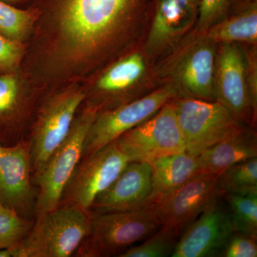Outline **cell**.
<instances>
[{"mask_svg": "<svg viewBox=\"0 0 257 257\" xmlns=\"http://www.w3.org/2000/svg\"><path fill=\"white\" fill-rule=\"evenodd\" d=\"M220 199L213 203L184 230L171 256H219L230 235L234 231L227 207Z\"/></svg>", "mask_w": 257, "mask_h": 257, "instance_id": "8fae6325", "label": "cell"}, {"mask_svg": "<svg viewBox=\"0 0 257 257\" xmlns=\"http://www.w3.org/2000/svg\"><path fill=\"white\" fill-rule=\"evenodd\" d=\"M206 39L212 42H254L257 39L256 5L224 21H219L207 30Z\"/></svg>", "mask_w": 257, "mask_h": 257, "instance_id": "d6986e66", "label": "cell"}, {"mask_svg": "<svg viewBox=\"0 0 257 257\" xmlns=\"http://www.w3.org/2000/svg\"><path fill=\"white\" fill-rule=\"evenodd\" d=\"M172 102L183 134L186 152L192 156H199L243 128L231 111L219 101L190 97L174 99Z\"/></svg>", "mask_w": 257, "mask_h": 257, "instance_id": "277c9868", "label": "cell"}, {"mask_svg": "<svg viewBox=\"0 0 257 257\" xmlns=\"http://www.w3.org/2000/svg\"><path fill=\"white\" fill-rule=\"evenodd\" d=\"M30 154L23 145H2L0 204L23 216L32 204Z\"/></svg>", "mask_w": 257, "mask_h": 257, "instance_id": "5bb4252c", "label": "cell"}, {"mask_svg": "<svg viewBox=\"0 0 257 257\" xmlns=\"http://www.w3.org/2000/svg\"><path fill=\"white\" fill-rule=\"evenodd\" d=\"M216 101L226 106L238 121H247L253 114L246 80L243 55L234 43H224L217 62Z\"/></svg>", "mask_w": 257, "mask_h": 257, "instance_id": "7c38bea8", "label": "cell"}, {"mask_svg": "<svg viewBox=\"0 0 257 257\" xmlns=\"http://www.w3.org/2000/svg\"><path fill=\"white\" fill-rule=\"evenodd\" d=\"M92 216L74 204H66L38 216L35 226L18 245L12 257H67L89 234Z\"/></svg>", "mask_w": 257, "mask_h": 257, "instance_id": "7a4b0ae2", "label": "cell"}, {"mask_svg": "<svg viewBox=\"0 0 257 257\" xmlns=\"http://www.w3.org/2000/svg\"><path fill=\"white\" fill-rule=\"evenodd\" d=\"M5 1H11V2H13V1H19V0H5Z\"/></svg>", "mask_w": 257, "mask_h": 257, "instance_id": "f546056e", "label": "cell"}, {"mask_svg": "<svg viewBox=\"0 0 257 257\" xmlns=\"http://www.w3.org/2000/svg\"><path fill=\"white\" fill-rule=\"evenodd\" d=\"M221 195H257V157L231 166L219 176Z\"/></svg>", "mask_w": 257, "mask_h": 257, "instance_id": "44dd1931", "label": "cell"}, {"mask_svg": "<svg viewBox=\"0 0 257 257\" xmlns=\"http://www.w3.org/2000/svg\"><path fill=\"white\" fill-rule=\"evenodd\" d=\"M253 157H257L256 133L243 128L234 136L209 147L197 156L201 173L216 175Z\"/></svg>", "mask_w": 257, "mask_h": 257, "instance_id": "ac0fdd59", "label": "cell"}, {"mask_svg": "<svg viewBox=\"0 0 257 257\" xmlns=\"http://www.w3.org/2000/svg\"><path fill=\"white\" fill-rule=\"evenodd\" d=\"M211 41L199 44L185 56L179 68L184 89L195 99L216 101L215 52Z\"/></svg>", "mask_w": 257, "mask_h": 257, "instance_id": "e0dca14e", "label": "cell"}, {"mask_svg": "<svg viewBox=\"0 0 257 257\" xmlns=\"http://www.w3.org/2000/svg\"><path fill=\"white\" fill-rule=\"evenodd\" d=\"M200 0H159L148 38L157 50L175 41L197 19Z\"/></svg>", "mask_w": 257, "mask_h": 257, "instance_id": "2e32d148", "label": "cell"}, {"mask_svg": "<svg viewBox=\"0 0 257 257\" xmlns=\"http://www.w3.org/2000/svg\"><path fill=\"white\" fill-rule=\"evenodd\" d=\"M130 162L115 142L83 158L64 190L67 204L89 211L96 197L116 180Z\"/></svg>", "mask_w": 257, "mask_h": 257, "instance_id": "ba28073f", "label": "cell"}, {"mask_svg": "<svg viewBox=\"0 0 257 257\" xmlns=\"http://www.w3.org/2000/svg\"><path fill=\"white\" fill-rule=\"evenodd\" d=\"M31 228V223L23 216L0 204V250L14 247Z\"/></svg>", "mask_w": 257, "mask_h": 257, "instance_id": "484cf974", "label": "cell"}, {"mask_svg": "<svg viewBox=\"0 0 257 257\" xmlns=\"http://www.w3.org/2000/svg\"><path fill=\"white\" fill-rule=\"evenodd\" d=\"M35 20V12L18 9L0 0V32L8 38L22 43Z\"/></svg>", "mask_w": 257, "mask_h": 257, "instance_id": "d4e9b609", "label": "cell"}, {"mask_svg": "<svg viewBox=\"0 0 257 257\" xmlns=\"http://www.w3.org/2000/svg\"><path fill=\"white\" fill-rule=\"evenodd\" d=\"M85 94L70 90L54 96L42 109L39 117L30 153V165L35 175H39L72 128L76 114Z\"/></svg>", "mask_w": 257, "mask_h": 257, "instance_id": "9c48e42d", "label": "cell"}, {"mask_svg": "<svg viewBox=\"0 0 257 257\" xmlns=\"http://www.w3.org/2000/svg\"><path fill=\"white\" fill-rule=\"evenodd\" d=\"M219 256L256 257L257 236L239 231H233Z\"/></svg>", "mask_w": 257, "mask_h": 257, "instance_id": "4316f807", "label": "cell"}, {"mask_svg": "<svg viewBox=\"0 0 257 257\" xmlns=\"http://www.w3.org/2000/svg\"><path fill=\"white\" fill-rule=\"evenodd\" d=\"M145 71L143 56L133 54L120 60L103 74L98 80L96 87L106 94H114L133 86Z\"/></svg>", "mask_w": 257, "mask_h": 257, "instance_id": "ffe728a7", "label": "cell"}, {"mask_svg": "<svg viewBox=\"0 0 257 257\" xmlns=\"http://www.w3.org/2000/svg\"><path fill=\"white\" fill-rule=\"evenodd\" d=\"M229 0H200L197 16V30L207 31L214 24L220 21L227 9Z\"/></svg>", "mask_w": 257, "mask_h": 257, "instance_id": "f1b7e54d", "label": "cell"}, {"mask_svg": "<svg viewBox=\"0 0 257 257\" xmlns=\"http://www.w3.org/2000/svg\"><path fill=\"white\" fill-rule=\"evenodd\" d=\"M148 163L152 170V187L145 206L150 207L167 200L201 173L197 157L186 152L157 157Z\"/></svg>", "mask_w": 257, "mask_h": 257, "instance_id": "9a60e30c", "label": "cell"}, {"mask_svg": "<svg viewBox=\"0 0 257 257\" xmlns=\"http://www.w3.org/2000/svg\"><path fill=\"white\" fill-rule=\"evenodd\" d=\"M172 100L114 141L130 162H149L157 157L186 152Z\"/></svg>", "mask_w": 257, "mask_h": 257, "instance_id": "52a82bcc", "label": "cell"}, {"mask_svg": "<svg viewBox=\"0 0 257 257\" xmlns=\"http://www.w3.org/2000/svg\"><path fill=\"white\" fill-rule=\"evenodd\" d=\"M152 187L148 162H130L116 180L101 193L90 210L94 214L137 210L145 207Z\"/></svg>", "mask_w": 257, "mask_h": 257, "instance_id": "4fadbf2b", "label": "cell"}, {"mask_svg": "<svg viewBox=\"0 0 257 257\" xmlns=\"http://www.w3.org/2000/svg\"><path fill=\"white\" fill-rule=\"evenodd\" d=\"M177 94V88L170 84L101 114L98 113L84 142L83 158L113 143L123 134L150 119Z\"/></svg>", "mask_w": 257, "mask_h": 257, "instance_id": "8992f818", "label": "cell"}, {"mask_svg": "<svg viewBox=\"0 0 257 257\" xmlns=\"http://www.w3.org/2000/svg\"><path fill=\"white\" fill-rule=\"evenodd\" d=\"M97 114L96 109L89 108L74 121L67 138L51 155L37 176L40 187L36 204L37 216L60 206L64 190L82 159L88 132Z\"/></svg>", "mask_w": 257, "mask_h": 257, "instance_id": "5b68a950", "label": "cell"}, {"mask_svg": "<svg viewBox=\"0 0 257 257\" xmlns=\"http://www.w3.org/2000/svg\"><path fill=\"white\" fill-rule=\"evenodd\" d=\"M21 104V91L14 73L0 74V145H8V130Z\"/></svg>", "mask_w": 257, "mask_h": 257, "instance_id": "7402d4cb", "label": "cell"}, {"mask_svg": "<svg viewBox=\"0 0 257 257\" xmlns=\"http://www.w3.org/2000/svg\"><path fill=\"white\" fill-rule=\"evenodd\" d=\"M234 231L257 236V195L224 194Z\"/></svg>", "mask_w": 257, "mask_h": 257, "instance_id": "603a6c76", "label": "cell"}, {"mask_svg": "<svg viewBox=\"0 0 257 257\" xmlns=\"http://www.w3.org/2000/svg\"><path fill=\"white\" fill-rule=\"evenodd\" d=\"M21 42L14 41L0 32V74L14 73L23 60Z\"/></svg>", "mask_w": 257, "mask_h": 257, "instance_id": "83f0119b", "label": "cell"}, {"mask_svg": "<svg viewBox=\"0 0 257 257\" xmlns=\"http://www.w3.org/2000/svg\"><path fill=\"white\" fill-rule=\"evenodd\" d=\"M162 226L156 211L150 206L96 214L89 234L79 246V253L82 256H119Z\"/></svg>", "mask_w": 257, "mask_h": 257, "instance_id": "3957f363", "label": "cell"}, {"mask_svg": "<svg viewBox=\"0 0 257 257\" xmlns=\"http://www.w3.org/2000/svg\"><path fill=\"white\" fill-rule=\"evenodd\" d=\"M1 146H2V145H0V150H1Z\"/></svg>", "mask_w": 257, "mask_h": 257, "instance_id": "4dcf8cb0", "label": "cell"}, {"mask_svg": "<svg viewBox=\"0 0 257 257\" xmlns=\"http://www.w3.org/2000/svg\"><path fill=\"white\" fill-rule=\"evenodd\" d=\"M179 235L168 226L162 225L143 243L131 246L120 257H167L172 256Z\"/></svg>", "mask_w": 257, "mask_h": 257, "instance_id": "cb8c5ba5", "label": "cell"}, {"mask_svg": "<svg viewBox=\"0 0 257 257\" xmlns=\"http://www.w3.org/2000/svg\"><path fill=\"white\" fill-rule=\"evenodd\" d=\"M216 174L199 173L167 200L153 206L164 226L180 236L213 203L222 197Z\"/></svg>", "mask_w": 257, "mask_h": 257, "instance_id": "30bf717a", "label": "cell"}, {"mask_svg": "<svg viewBox=\"0 0 257 257\" xmlns=\"http://www.w3.org/2000/svg\"><path fill=\"white\" fill-rule=\"evenodd\" d=\"M141 0H62L57 14L63 53L77 61L106 46L133 15Z\"/></svg>", "mask_w": 257, "mask_h": 257, "instance_id": "6da1fadb", "label": "cell"}]
</instances>
